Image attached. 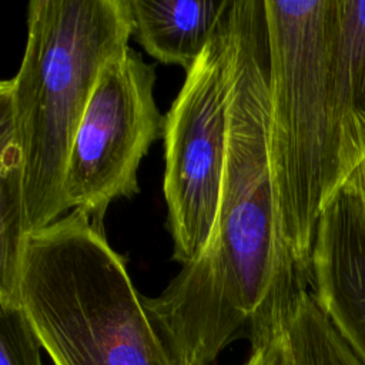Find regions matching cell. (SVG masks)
I'll return each instance as SVG.
<instances>
[{"label": "cell", "instance_id": "3", "mask_svg": "<svg viewBox=\"0 0 365 365\" xmlns=\"http://www.w3.org/2000/svg\"><path fill=\"white\" fill-rule=\"evenodd\" d=\"M268 144L281 241L309 284L317 224L341 187L338 0H264Z\"/></svg>", "mask_w": 365, "mask_h": 365}, {"label": "cell", "instance_id": "12", "mask_svg": "<svg viewBox=\"0 0 365 365\" xmlns=\"http://www.w3.org/2000/svg\"><path fill=\"white\" fill-rule=\"evenodd\" d=\"M41 344L19 305L0 304V365H43Z\"/></svg>", "mask_w": 365, "mask_h": 365}, {"label": "cell", "instance_id": "14", "mask_svg": "<svg viewBox=\"0 0 365 365\" xmlns=\"http://www.w3.org/2000/svg\"><path fill=\"white\" fill-rule=\"evenodd\" d=\"M338 192H342L351 201L354 210L365 225V157L344 180Z\"/></svg>", "mask_w": 365, "mask_h": 365}, {"label": "cell", "instance_id": "8", "mask_svg": "<svg viewBox=\"0 0 365 365\" xmlns=\"http://www.w3.org/2000/svg\"><path fill=\"white\" fill-rule=\"evenodd\" d=\"M234 0H128L135 41L185 73L211 43Z\"/></svg>", "mask_w": 365, "mask_h": 365}, {"label": "cell", "instance_id": "4", "mask_svg": "<svg viewBox=\"0 0 365 365\" xmlns=\"http://www.w3.org/2000/svg\"><path fill=\"white\" fill-rule=\"evenodd\" d=\"M16 305L54 365H178L125 258L78 208L27 235Z\"/></svg>", "mask_w": 365, "mask_h": 365}, {"label": "cell", "instance_id": "2", "mask_svg": "<svg viewBox=\"0 0 365 365\" xmlns=\"http://www.w3.org/2000/svg\"><path fill=\"white\" fill-rule=\"evenodd\" d=\"M133 36L128 0H31L17 74L0 83L24 173L27 235L68 210L64 175L73 140L103 66Z\"/></svg>", "mask_w": 365, "mask_h": 365}, {"label": "cell", "instance_id": "6", "mask_svg": "<svg viewBox=\"0 0 365 365\" xmlns=\"http://www.w3.org/2000/svg\"><path fill=\"white\" fill-rule=\"evenodd\" d=\"M154 66L127 47L100 70L71 144L64 175L68 208L103 225L108 205L138 194V167L164 133Z\"/></svg>", "mask_w": 365, "mask_h": 365}, {"label": "cell", "instance_id": "7", "mask_svg": "<svg viewBox=\"0 0 365 365\" xmlns=\"http://www.w3.org/2000/svg\"><path fill=\"white\" fill-rule=\"evenodd\" d=\"M309 291L365 364V225L342 192L319 215Z\"/></svg>", "mask_w": 365, "mask_h": 365}, {"label": "cell", "instance_id": "11", "mask_svg": "<svg viewBox=\"0 0 365 365\" xmlns=\"http://www.w3.org/2000/svg\"><path fill=\"white\" fill-rule=\"evenodd\" d=\"M279 336L291 365H365L344 339L309 289L285 312Z\"/></svg>", "mask_w": 365, "mask_h": 365}, {"label": "cell", "instance_id": "10", "mask_svg": "<svg viewBox=\"0 0 365 365\" xmlns=\"http://www.w3.org/2000/svg\"><path fill=\"white\" fill-rule=\"evenodd\" d=\"M24 173L10 120L0 113V304H16L23 248Z\"/></svg>", "mask_w": 365, "mask_h": 365}, {"label": "cell", "instance_id": "13", "mask_svg": "<svg viewBox=\"0 0 365 365\" xmlns=\"http://www.w3.org/2000/svg\"><path fill=\"white\" fill-rule=\"evenodd\" d=\"M252 351L244 365H291L284 349L279 329L255 344H251Z\"/></svg>", "mask_w": 365, "mask_h": 365}, {"label": "cell", "instance_id": "9", "mask_svg": "<svg viewBox=\"0 0 365 365\" xmlns=\"http://www.w3.org/2000/svg\"><path fill=\"white\" fill-rule=\"evenodd\" d=\"M335 73L342 185L365 157V0H338Z\"/></svg>", "mask_w": 365, "mask_h": 365}, {"label": "cell", "instance_id": "1", "mask_svg": "<svg viewBox=\"0 0 365 365\" xmlns=\"http://www.w3.org/2000/svg\"><path fill=\"white\" fill-rule=\"evenodd\" d=\"M227 158L211 240L144 307L178 365H210L245 331H277L308 281L285 250L269 158V54L264 0H235Z\"/></svg>", "mask_w": 365, "mask_h": 365}, {"label": "cell", "instance_id": "5", "mask_svg": "<svg viewBox=\"0 0 365 365\" xmlns=\"http://www.w3.org/2000/svg\"><path fill=\"white\" fill-rule=\"evenodd\" d=\"M232 7L187 71L164 115L167 228L173 238V259L182 267L208 245L221 201L232 87Z\"/></svg>", "mask_w": 365, "mask_h": 365}]
</instances>
